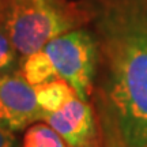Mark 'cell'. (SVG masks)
I'll return each instance as SVG.
<instances>
[{"label":"cell","instance_id":"30bf717a","mask_svg":"<svg viewBox=\"0 0 147 147\" xmlns=\"http://www.w3.org/2000/svg\"><path fill=\"white\" fill-rule=\"evenodd\" d=\"M11 0H0V19H4Z\"/></svg>","mask_w":147,"mask_h":147},{"label":"cell","instance_id":"8992f818","mask_svg":"<svg viewBox=\"0 0 147 147\" xmlns=\"http://www.w3.org/2000/svg\"><path fill=\"white\" fill-rule=\"evenodd\" d=\"M38 104L45 113L56 112L63 108L69 100L78 97L75 90L63 79H55L47 83L34 86Z\"/></svg>","mask_w":147,"mask_h":147},{"label":"cell","instance_id":"277c9868","mask_svg":"<svg viewBox=\"0 0 147 147\" xmlns=\"http://www.w3.org/2000/svg\"><path fill=\"white\" fill-rule=\"evenodd\" d=\"M45 112L37 100L34 86L21 71L0 75V123L11 131H22L44 121Z\"/></svg>","mask_w":147,"mask_h":147},{"label":"cell","instance_id":"7a4b0ae2","mask_svg":"<svg viewBox=\"0 0 147 147\" xmlns=\"http://www.w3.org/2000/svg\"><path fill=\"white\" fill-rule=\"evenodd\" d=\"M91 0H11L4 23L22 59L65 33L90 26Z\"/></svg>","mask_w":147,"mask_h":147},{"label":"cell","instance_id":"ba28073f","mask_svg":"<svg viewBox=\"0 0 147 147\" xmlns=\"http://www.w3.org/2000/svg\"><path fill=\"white\" fill-rule=\"evenodd\" d=\"M19 65L21 56L8 36L4 19H0V75L18 71Z\"/></svg>","mask_w":147,"mask_h":147},{"label":"cell","instance_id":"52a82bcc","mask_svg":"<svg viewBox=\"0 0 147 147\" xmlns=\"http://www.w3.org/2000/svg\"><path fill=\"white\" fill-rule=\"evenodd\" d=\"M22 147H68L64 139L47 123L40 121L26 128Z\"/></svg>","mask_w":147,"mask_h":147},{"label":"cell","instance_id":"6da1fadb","mask_svg":"<svg viewBox=\"0 0 147 147\" xmlns=\"http://www.w3.org/2000/svg\"><path fill=\"white\" fill-rule=\"evenodd\" d=\"M91 105L104 147H147V0H91Z\"/></svg>","mask_w":147,"mask_h":147},{"label":"cell","instance_id":"3957f363","mask_svg":"<svg viewBox=\"0 0 147 147\" xmlns=\"http://www.w3.org/2000/svg\"><path fill=\"white\" fill-rule=\"evenodd\" d=\"M56 79H63L80 100L90 102L97 72L98 47L93 30L79 27L49 41L41 49Z\"/></svg>","mask_w":147,"mask_h":147},{"label":"cell","instance_id":"5b68a950","mask_svg":"<svg viewBox=\"0 0 147 147\" xmlns=\"http://www.w3.org/2000/svg\"><path fill=\"white\" fill-rule=\"evenodd\" d=\"M44 123L52 127L68 147H104L94 108L79 97H74L56 112L45 113Z\"/></svg>","mask_w":147,"mask_h":147},{"label":"cell","instance_id":"9c48e42d","mask_svg":"<svg viewBox=\"0 0 147 147\" xmlns=\"http://www.w3.org/2000/svg\"><path fill=\"white\" fill-rule=\"evenodd\" d=\"M15 144V136L14 131L7 128L4 124L0 123V147H14Z\"/></svg>","mask_w":147,"mask_h":147}]
</instances>
